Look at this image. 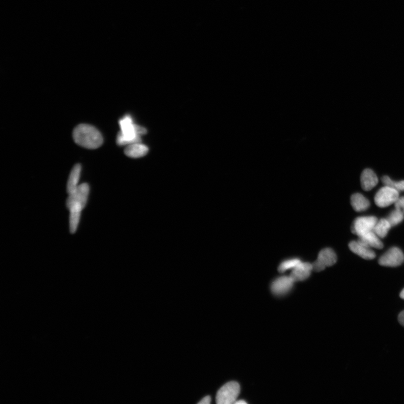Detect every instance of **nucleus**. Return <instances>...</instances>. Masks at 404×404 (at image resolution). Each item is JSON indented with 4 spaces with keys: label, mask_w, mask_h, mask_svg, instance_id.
<instances>
[{
    "label": "nucleus",
    "mask_w": 404,
    "mask_h": 404,
    "mask_svg": "<svg viewBox=\"0 0 404 404\" xmlns=\"http://www.w3.org/2000/svg\"><path fill=\"white\" fill-rule=\"evenodd\" d=\"M211 401V399L209 396L204 397L202 401L199 403V404H209Z\"/></svg>",
    "instance_id": "obj_23"
},
{
    "label": "nucleus",
    "mask_w": 404,
    "mask_h": 404,
    "mask_svg": "<svg viewBox=\"0 0 404 404\" xmlns=\"http://www.w3.org/2000/svg\"><path fill=\"white\" fill-rule=\"evenodd\" d=\"M82 210L80 208L70 209V230L72 233H74L77 230L79 222L80 220Z\"/></svg>",
    "instance_id": "obj_18"
},
{
    "label": "nucleus",
    "mask_w": 404,
    "mask_h": 404,
    "mask_svg": "<svg viewBox=\"0 0 404 404\" xmlns=\"http://www.w3.org/2000/svg\"><path fill=\"white\" fill-rule=\"evenodd\" d=\"M382 182H383L385 186L392 188L399 192L404 191V181L395 182L393 181L392 179H391L388 176H384V177L382 178Z\"/></svg>",
    "instance_id": "obj_19"
},
{
    "label": "nucleus",
    "mask_w": 404,
    "mask_h": 404,
    "mask_svg": "<svg viewBox=\"0 0 404 404\" xmlns=\"http://www.w3.org/2000/svg\"><path fill=\"white\" fill-rule=\"evenodd\" d=\"M377 221L375 216L358 217L354 222L352 232L358 236L362 235L373 231Z\"/></svg>",
    "instance_id": "obj_8"
},
{
    "label": "nucleus",
    "mask_w": 404,
    "mask_h": 404,
    "mask_svg": "<svg viewBox=\"0 0 404 404\" xmlns=\"http://www.w3.org/2000/svg\"><path fill=\"white\" fill-rule=\"evenodd\" d=\"M301 262L300 260L297 258L291 259V260L283 262L281 263L279 267V271L281 272V273H283V272L289 270H293L298 265L300 264Z\"/></svg>",
    "instance_id": "obj_21"
},
{
    "label": "nucleus",
    "mask_w": 404,
    "mask_h": 404,
    "mask_svg": "<svg viewBox=\"0 0 404 404\" xmlns=\"http://www.w3.org/2000/svg\"><path fill=\"white\" fill-rule=\"evenodd\" d=\"M148 148L145 145L140 143H136L128 145L126 147L125 154L131 158H139L147 154Z\"/></svg>",
    "instance_id": "obj_14"
},
{
    "label": "nucleus",
    "mask_w": 404,
    "mask_h": 404,
    "mask_svg": "<svg viewBox=\"0 0 404 404\" xmlns=\"http://www.w3.org/2000/svg\"><path fill=\"white\" fill-rule=\"evenodd\" d=\"M240 388L236 382H230L218 390L216 397L218 404H232L235 403L240 393Z\"/></svg>",
    "instance_id": "obj_4"
},
{
    "label": "nucleus",
    "mask_w": 404,
    "mask_h": 404,
    "mask_svg": "<svg viewBox=\"0 0 404 404\" xmlns=\"http://www.w3.org/2000/svg\"><path fill=\"white\" fill-rule=\"evenodd\" d=\"M336 261L335 252L331 248H325L319 252L317 260L313 263V269L316 271H322L327 267L335 265Z\"/></svg>",
    "instance_id": "obj_6"
},
{
    "label": "nucleus",
    "mask_w": 404,
    "mask_h": 404,
    "mask_svg": "<svg viewBox=\"0 0 404 404\" xmlns=\"http://www.w3.org/2000/svg\"><path fill=\"white\" fill-rule=\"evenodd\" d=\"M294 283L291 276L280 277L272 283L271 291L277 296L285 295L291 291Z\"/></svg>",
    "instance_id": "obj_9"
},
{
    "label": "nucleus",
    "mask_w": 404,
    "mask_h": 404,
    "mask_svg": "<svg viewBox=\"0 0 404 404\" xmlns=\"http://www.w3.org/2000/svg\"><path fill=\"white\" fill-rule=\"evenodd\" d=\"M398 320L400 323L404 327V310L399 315Z\"/></svg>",
    "instance_id": "obj_24"
},
{
    "label": "nucleus",
    "mask_w": 404,
    "mask_h": 404,
    "mask_svg": "<svg viewBox=\"0 0 404 404\" xmlns=\"http://www.w3.org/2000/svg\"><path fill=\"white\" fill-rule=\"evenodd\" d=\"M351 204L354 209L357 212L364 211L370 206V201L360 193H355L351 196Z\"/></svg>",
    "instance_id": "obj_16"
},
{
    "label": "nucleus",
    "mask_w": 404,
    "mask_h": 404,
    "mask_svg": "<svg viewBox=\"0 0 404 404\" xmlns=\"http://www.w3.org/2000/svg\"><path fill=\"white\" fill-rule=\"evenodd\" d=\"M81 170V165L77 164L74 166L70 173L67 184V191L69 195L76 191L79 186L78 183L80 181Z\"/></svg>",
    "instance_id": "obj_15"
},
{
    "label": "nucleus",
    "mask_w": 404,
    "mask_h": 404,
    "mask_svg": "<svg viewBox=\"0 0 404 404\" xmlns=\"http://www.w3.org/2000/svg\"><path fill=\"white\" fill-rule=\"evenodd\" d=\"M394 204L395 208L401 210V211L404 214V197H399V199Z\"/></svg>",
    "instance_id": "obj_22"
},
{
    "label": "nucleus",
    "mask_w": 404,
    "mask_h": 404,
    "mask_svg": "<svg viewBox=\"0 0 404 404\" xmlns=\"http://www.w3.org/2000/svg\"><path fill=\"white\" fill-rule=\"evenodd\" d=\"M74 142L83 147L94 149L102 146L103 139L102 134L95 127L89 124H80L73 130Z\"/></svg>",
    "instance_id": "obj_1"
},
{
    "label": "nucleus",
    "mask_w": 404,
    "mask_h": 404,
    "mask_svg": "<svg viewBox=\"0 0 404 404\" xmlns=\"http://www.w3.org/2000/svg\"><path fill=\"white\" fill-rule=\"evenodd\" d=\"M361 181L363 190L370 191L377 185L379 179L374 171L371 169H367L363 171Z\"/></svg>",
    "instance_id": "obj_12"
},
{
    "label": "nucleus",
    "mask_w": 404,
    "mask_h": 404,
    "mask_svg": "<svg viewBox=\"0 0 404 404\" xmlns=\"http://www.w3.org/2000/svg\"><path fill=\"white\" fill-rule=\"evenodd\" d=\"M235 403L236 404H247V403H246L245 402H244L243 401H238V402H236Z\"/></svg>",
    "instance_id": "obj_25"
},
{
    "label": "nucleus",
    "mask_w": 404,
    "mask_h": 404,
    "mask_svg": "<svg viewBox=\"0 0 404 404\" xmlns=\"http://www.w3.org/2000/svg\"><path fill=\"white\" fill-rule=\"evenodd\" d=\"M349 247L351 252L365 260H371L376 257L375 253L370 248L359 243L358 241H351Z\"/></svg>",
    "instance_id": "obj_11"
},
{
    "label": "nucleus",
    "mask_w": 404,
    "mask_h": 404,
    "mask_svg": "<svg viewBox=\"0 0 404 404\" xmlns=\"http://www.w3.org/2000/svg\"><path fill=\"white\" fill-rule=\"evenodd\" d=\"M89 184L83 183L79 185L76 191L69 194L67 201L68 208L69 210L73 208H84L89 198Z\"/></svg>",
    "instance_id": "obj_3"
},
{
    "label": "nucleus",
    "mask_w": 404,
    "mask_h": 404,
    "mask_svg": "<svg viewBox=\"0 0 404 404\" xmlns=\"http://www.w3.org/2000/svg\"><path fill=\"white\" fill-rule=\"evenodd\" d=\"M392 227L387 219L383 218L378 220L373 231L380 238H384Z\"/></svg>",
    "instance_id": "obj_17"
},
{
    "label": "nucleus",
    "mask_w": 404,
    "mask_h": 404,
    "mask_svg": "<svg viewBox=\"0 0 404 404\" xmlns=\"http://www.w3.org/2000/svg\"><path fill=\"white\" fill-rule=\"evenodd\" d=\"M313 270L312 264L308 262H301L293 269L290 276L292 277L294 282H302L309 278L311 271Z\"/></svg>",
    "instance_id": "obj_10"
},
{
    "label": "nucleus",
    "mask_w": 404,
    "mask_h": 404,
    "mask_svg": "<svg viewBox=\"0 0 404 404\" xmlns=\"http://www.w3.org/2000/svg\"><path fill=\"white\" fill-rule=\"evenodd\" d=\"M399 197V192L388 186H385L378 191L375 197V202L378 207H389L396 202Z\"/></svg>",
    "instance_id": "obj_5"
},
{
    "label": "nucleus",
    "mask_w": 404,
    "mask_h": 404,
    "mask_svg": "<svg viewBox=\"0 0 404 404\" xmlns=\"http://www.w3.org/2000/svg\"><path fill=\"white\" fill-rule=\"evenodd\" d=\"M358 241L363 245L369 248H374L378 249H383V243L373 231L367 232L362 235L359 236Z\"/></svg>",
    "instance_id": "obj_13"
},
{
    "label": "nucleus",
    "mask_w": 404,
    "mask_h": 404,
    "mask_svg": "<svg viewBox=\"0 0 404 404\" xmlns=\"http://www.w3.org/2000/svg\"><path fill=\"white\" fill-rule=\"evenodd\" d=\"M120 132L117 136L116 142L120 146L141 142L140 135L146 134L147 130L141 126L134 124L132 118L126 115L119 121Z\"/></svg>",
    "instance_id": "obj_2"
},
{
    "label": "nucleus",
    "mask_w": 404,
    "mask_h": 404,
    "mask_svg": "<svg viewBox=\"0 0 404 404\" xmlns=\"http://www.w3.org/2000/svg\"><path fill=\"white\" fill-rule=\"evenodd\" d=\"M401 296V298H402L403 300H404V289L402 291V292L401 293V296Z\"/></svg>",
    "instance_id": "obj_26"
},
{
    "label": "nucleus",
    "mask_w": 404,
    "mask_h": 404,
    "mask_svg": "<svg viewBox=\"0 0 404 404\" xmlns=\"http://www.w3.org/2000/svg\"><path fill=\"white\" fill-rule=\"evenodd\" d=\"M404 218V214L399 209L395 208L393 211L389 214L387 219L392 227L398 225L401 223Z\"/></svg>",
    "instance_id": "obj_20"
},
{
    "label": "nucleus",
    "mask_w": 404,
    "mask_h": 404,
    "mask_svg": "<svg viewBox=\"0 0 404 404\" xmlns=\"http://www.w3.org/2000/svg\"><path fill=\"white\" fill-rule=\"evenodd\" d=\"M404 261V254L401 249L393 247L390 249L380 258L379 264L385 267H395L401 266Z\"/></svg>",
    "instance_id": "obj_7"
}]
</instances>
